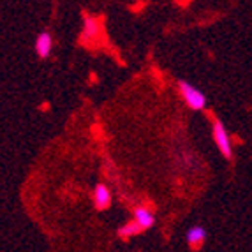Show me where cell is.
I'll use <instances>...</instances> for the list:
<instances>
[{
    "label": "cell",
    "instance_id": "6da1fadb",
    "mask_svg": "<svg viewBox=\"0 0 252 252\" xmlns=\"http://www.w3.org/2000/svg\"><path fill=\"white\" fill-rule=\"evenodd\" d=\"M178 90H180L182 97H184L185 104L189 106L194 111H201L206 106V97L199 89H196L194 85L187 83V81H178Z\"/></svg>",
    "mask_w": 252,
    "mask_h": 252
},
{
    "label": "cell",
    "instance_id": "7a4b0ae2",
    "mask_svg": "<svg viewBox=\"0 0 252 252\" xmlns=\"http://www.w3.org/2000/svg\"><path fill=\"white\" fill-rule=\"evenodd\" d=\"M212 134H214V141H215V145H217L219 152H220L226 159H233L231 139H229V134H227L224 124L220 122L219 118L212 120Z\"/></svg>",
    "mask_w": 252,
    "mask_h": 252
},
{
    "label": "cell",
    "instance_id": "3957f363",
    "mask_svg": "<svg viewBox=\"0 0 252 252\" xmlns=\"http://www.w3.org/2000/svg\"><path fill=\"white\" fill-rule=\"evenodd\" d=\"M92 198H94V206H95L97 210H106V208L111 205V192H109L108 187L102 184L95 185Z\"/></svg>",
    "mask_w": 252,
    "mask_h": 252
},
{
    "label": "cell",
    "instance_id": "277c9868",
    "mask_svg": "<svg viewBox=\"0 0 252 252\" xmlns=\"http://www.w3.org/2000/svg\"><path fill=\"white\" fill-rule=\"evenodd\" d=\"M53 48V37L50 35V32H41L35 39V53L39 59H48Z\"/></svg>",
    "mask_w": 252,
    "mask_h": 252
},
{
    "label": "cell",
    "instance_id": "5b68a950",
    "mask_svg": "<svg viewBox=\"0 0 252 252\" xmlns=\"http://www.w3.org/2000/svg\"><path fill=\"white\" fill-rule=\"evenodd\" d=\"M205 240H206L205 227L192 226L189 231H187V244H189V247L192 249V251H198V249H201V245L205 244Z\"/></svg>",
    "mask_w": 252,
    "mask_h": 252
},
{
    "label": "cell",
    "instance_id": "8992f818",
    "mask_svg": "<svg viewBox=\"0 0 252 252\" xmlns=\"http://www.w3.org/2000/svg\"><path fill=\"white\" fill-rule=\"evenodd\" d=\"M134 219L141 224V226H143V229H148V227H152L154 224H156V217H154V214H152L148 208H145V206H138V208H136Z\"/></svg>",
    "mask_w": 252,
    "mask_h": 252
},
{
    "label": "cell",
    "instance_id": "52a82bcc",
    "mask_svg": "<svg viewBox=\"0 0 252 252\" xmlns=\"http://www.w3.org/2000/svg\"><path fill=\"white\" fill-rule=\"evenodd\" d=\"M97 30H99V25L94 18L87 16L83 21V29H81V39L83 41H89V39H94L97 35Z\"/></svg>",
    "mask_w": 252,
    "mask_h": 252
},
{
    "label": "cell",
    "instance_id": "ba28073f",
    "mask_svg": "<svg viewBox=\"0 0 252 252\" xmlns=\"http://www.w3.org/2000/svg\"><path fill=\"white\" fill-rule=\"evenodd\" d=\"M141 231H145L143 229V226L138 222V220H130V222H127V224H124L120 229H118V236H122V238H129V236H132V235H138V233H141Z\"/></svg>",
    "mask_w": 252,
    "mask_h": 252
}]
</instances>
